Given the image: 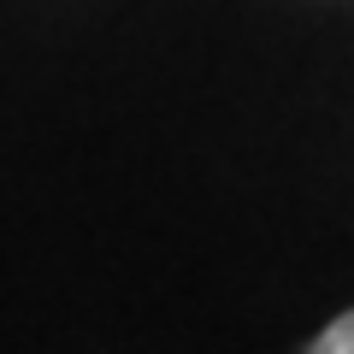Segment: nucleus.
<instances>
[{"label": "nucleus", "mask_w": 354, "mask_h": 354, "mask_svg": "<svg viewBox=\"0 0 354 354\" xmlns=\"http://www.w3.org/2000/svg\"><path fill=\"white\" fill-rule=\"evenodd\" d=\"M307 348H313V354H354V307H348V313H337L313 342H307Z\"/></svg>", "instance_id": "f257e3e1"}]
</instances>
